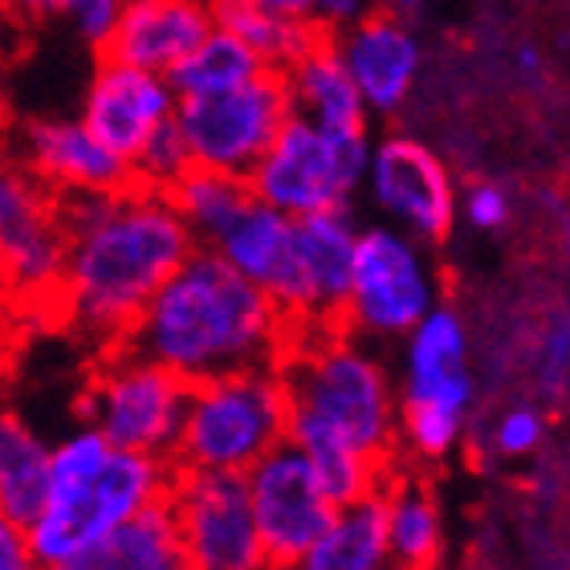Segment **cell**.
<instances>
[{
  "instance_id": "cell-21",
  "label": "cell",
  "mask_w": 570,
  "mask_h": 570,
  "mask_svg": "<svg viewBox=\"0 0 570 570\" xmlns=\"http://www.w3.org/2000/svg\"><path fill=\"white\" fill-rule=\"evenodd\" d=\"M387 570H436L440 562V518L436 493L424 469H404L387 485Z\"/></svg>"
},
{
  "instance_id": "cell-26",
  "label": "cell",
  "mask_w": 570,
  "mask_h": 570,
  "mask_svg": "<svg viewBox=\"0 0 570 570\" xmlns=\"http://www.w3.org/2000/svg\"><path fill=\"white\" fill-rule=\"evenodd\" d=\"M265 70H269V66H265L245 41H237V37L225 33V29H213L167 78H171L179 98H196V95L237 90V86L262 78Z\"/></svg>"
},
{
  "instance_id": "cell-25",
  "label": "cell",
  "mask_w": 570,
  "mask_h": 570,
  "mask_svg": "<svg viewBox=\"0 0 570 570\" xmlns=\"http://www.w3.org/2000/svg\"><path fill=\"white\" fill-rule=\"evenodd\" d=\"M167 196H171L176 213L188 220L191 237L200 240L204 249H213L216 240L225 237L228 228L249 213V204L257 200L249 179L213 171V167H191Z\"/></svg>"
},
{
  "instance_id": "cell-9",
  "label": "cell",
  "mask_w": 570,
  "mask_h": 570,
  "mask_svg": "<svg viewBox=\"0 0 570 570\" xmlns=\"http://www.w3.org/2000/svg\"><path fill=\"white\" fill-rule=\"evenodd\" d=\"M191 570H274L253 513L249 476L176 469L167 493Z\"/></svg>"
},
{
  "instance_id": "cell-5",
  "label": "cell",
  "mask_w": 570,
  "mask_h": 570,
  "mask_svg": "<svg viewBox=\"0 0 570 570\" xmlns=\"http://www.w3.org/2000/svg\"><path fill=\"white\" fill-rule=\"evenodd\" d=\"M176 485V461L151 452L115 449L102 473L66 489H49L41 518L29 525V542L41 567H58L110 530L127 525L142 510L167 501Z\"/></svg>"
},
{
  "instance_id": "cell-1",
  "label": "cell",
  "mask_w": 570,
  "mask_h": 570,
  "mask_svg": "<svg viewBox=\"0 0 570 570\" xmlns=\"http://www.w3.org/2000/svg\"><path fill=\"white\" fill-rule=\"evenodd\" d=\"M70 233L61 306L82 331L127 343L151 297L200 249L167 191H82L61 196Z\"/></svg>"
},
{
  "instance_id": "cell-29",
  "label": "cell",
  "mask_w": 570,
  "mask_h": 570,
  "mask_svg": "<svg viewBox=\"0 0 570 570\" xmlns=\"http://www.w3.org/2000/svg\"><path fill=\"white\" fill-rule=\"evenodd\" d=\"M0 570H46L37 562L29 530L0 513Z\"/></svg>"
},
{
  "instance_id": "cell-20",
  "label": "cell",
  "mask_w": 570,
  "mask_h": 570,
  "mask_svg": "<svg viewBox=\"0 0 570 570\" xmlns=\"http://www.w3.org/2000/svg\"><path fill=\"white\" fill-rule=\"evenodd\" d=\"M53 489V444L17 412H0V513L24 530L41 518Z\"/></svg>"
},
{
  "instance_id": "cell-4",
  "label": "cell",
  "mask_w": 570,
  "mask_h": 570,
  "mask_svg": "<svg viewBox=\"0 0 570 570\" xmlns=\"http://www.w3.org/2000/svg\"><path fill=\"white\" fill-rule=\"evenodd\" d=\"M285 440H289V387L282 371H237L191 387L188 420L176 444V469L245 476Z\"/></svg>"
},
{
  "instance_id": "cell-16",
  "label": "cell",
  "mask_w": 570,
  "mask_h": 570,
  "mask_svg": "<svg viewBox=\"0 0 570 570\" xmlns=\"http://www.w3.org/2000/svg\"><path fill=\"white\" fill-rule=\"evenodd\" d=\"M371 184L383 208L407 216L432 245L452 233V188L436 155L412 139H387L371 159Z\"/></svg>"
},
{
  "instance_id": "cell-3",
  "label": "cell",
  "mask_w": 570,
  "mask_h": 570,
  "mask_svg": "<svg viewBox=\"0 0 570 570\" xmlns=\"http://www.w3.org/2000/svg\"><path fill=\"white\" fill-rule=\"evenodd\" d=\"M289 407L331 424L346 444L380 464L404 461V440L395 424V400L375 358L355 346V334L289 326V343L277 358Z\"/></svg>"
},
{
  "instance_id": "cell-22",
  "label": "cell",
  "mask_w": 570,
  "mask_h": 570,
  "mask_svg": "<svg viewBox=\"0 0 570 570\" xmlns=\"http://www.w3.org/2000/svg\"><path fill=\"white\" fill-rule=\"evenodd\" d=\"M469 371H464V338L452 314H432L420 326L416 343H412V380L407 395L412 400H432V404L456 407L469 404Z\"/></svg>"
},
{
  "instance_id": "cell-36",
  "label": "cell",
  "mask_w": 570,
  "mask_h": 570,
  "mask_svg": "<svg viewBox=\"0 0 570 570\" xmlns=\"http://www.w3.org/2000/svg\"><path fill=\"white\" fill-rule=\"evenodd\" d=\"M380 4H387V9H395V12H404V9H412V4H420V0H380Z\"/></svg>"
},
{
  "instance_id": "cell-27",
  "label": "cell",
  "mask_w": 570,
  "mask_h": 570,
  "mask_svg": "<svg viewBox=\"0 0 570 570\" xmlns=\"http://www.w3.org/2000/svg\"><path fill=\"white\" fill-rule=\"evenodd\" d=\"M191 167H196V159H191V147L184 139V131H179V122H167L164 131H155L151 139L142 142V151L131 159L135 188L147 191H171Z\"/></svg>"
},
{
  "instance_id": "cell-37",
  "label": "cell",
  "mask_w": 570,
  "mask_h": 570,
  "mask_svg": "<svg viewBox=\"0 0 570 570\" xmlns=\"http://www.w3.org/2000/svg\"><path fill=\"white\" fill-rule=\"evenodd\" d=\"M0 115H4V78H0Z\"/></svg>"
},
{
  "instance_id": "cell-6",
  "label": "cell",
  "mask_w": 570,
  "mask_h": 570,
  "mask_svg": "<svg viewBox=\"0 0 570 570\" xmlns=\"http://www.w3.org/2000/svg\"><path fill=\"white\" fill-rule=\"evenodd\" d=\"M191 404V383L164 363L122 346L110 355L82 395V420L115 449L151 452L176 461V444Z\"/></svg>"
},
{
  "instance_id": "cell-8",
  "label": "cell",
  "mask_w": 570,
  "mask_h": 570,
  "mask_svg": "<svg viewBox=\"0 0 570 570\" xmlns=\"http://www.w3.org/2000/svg\"><path fill=\"white\" fill-rule=\"evenodd\" d=\"M294 115V95L285 73L265 70L262 78L237 90L179 98L176 122L188 139L196 167L249 179Z\"/></svg>"
},
{
  "instance_id": "cell-17",
  "label": "cell",
  "mask_w": 570,
  "mask_h": 570,
  "mask_svg": "<svg viewBox=\"0 0 570 570\" xmlns=\"http://www.w3.org/2000/svg\"><path fill=\"white\" fill-rule=\"evenodd\" d=\"M338 49L355 86L375 110H395L404 102L412 73H416L420 49L404 29L400 12L380 4L363 12L346 33H338Z\"/></svg>"
},
{
  "instance_id": "cell-14",
  "label": "cell",
  "mask_w": 570,
  "mask_h": 570,
  "mask_svg": "<svg viewBox=\"0 0 570 570\" xmlns=\"http://www.w3.org/2000/svg\"><path fill=\"white\" fill-rule=\"evenodd\" d=\"M21 151L58 196L135 188L131 159L110 151L82 119H33L21 131Z\"/></svg>"
},
{
  "instance_id": "cell-32",
  "label": "cell",
  "mask_w": 570,
  "mask_h": 570,
  "mask_svg": "<svg viewBox=\"0 0 570 570\" xmlns=\"http://www.w3.org/2000/svg\"><path fill=\"white\" fill-rule=\"evenodd\" d=\"M570 363V314H562L554 322V334H550V351H547V392H559L562 375H567Z\"/></svg>"
},
{
  "instance_id": "cell-19",
  "label": "cell",
  "mask_w": 570,
  "mask_h": 570,
  "mask_svg": "<svg viewBox=\"0 0 570 570\" xmlns=\"http://www.w3.org/2000/svg\"><path fill=\"white\" fill-rule=\"evenodd\" d=\"M49 570H191L188 550L179 538L176 513L167 501L142 510L127 525L110 530L107 538L90 542L86 550L70 554Z\"/></svg>"
},
{
  "instance_id": "cell-34",
  "label": "cell",
  "mask_w": 570,
  "mask_h": 570,
  "mask_svg": "<svg viewBox=\"0 0 570 570\" xmlns=\"http://www.w3.org/2000/svg\"><path fill=\"white\" fill-rule=\"evenodd\" d=\"M355 17H358V0H314V17L309 21L343 33V24H351Z\"/></svg>"
},
{
  "instance_id": "cell-24",
  "label": "cell",
  "mask_w": 570,
  "mask_h": 570,
  "mask_svg": "<svg viewBox=\"0 0 570 570\" xmlns=\"http://www.w3.org/2000/svg\"><path fill=\"white\" fill-rule=\"evenodd\" d=\"M208 12L216 29L245 41L269 70H289L322 29L318 21H289L262 0H208Z\"/></svg>"
},
{
  "instance_id": "cell-2",
  "label": "cell",
  "mask_w": 570,
  "mask_h": 570,
  "mask_svg": "<svg viewBox=\"0 0 570 570\" xmlns=\"http://www.w3.org/2000/svg\"><path fill=\"white\" fill-rule=\"evenodd\" d=\"M289 318L262 285L216 249H196L151 297L127 346L164 363L191 387L253 367H277Z\"/></svg>"
},
{
  "instance_id": "cell-30",
  "label": "cell",
  "mask_w": 570,
  "mask_h": 570,
  "mask_svg": "<svg viewBox=\"0 0 570 570\" xmlns=\"http://www.w3.org/2000/svg\"><path fill=\"white\" fill-rule=\"evenodd\" d=\"M538 432H542V420H538V412L522 407V412H513V416L501 424L498 444L505 452H525V449H534V444H538Z\"/></svg>"
},
{
  "instance_id": "cell-10",
  "label": "cell",
  "mask_w": 570,
  "mask_h": 570,
  "mask_svg": "<svg viewBox=\"0 0 570 570\" xmlns=\"http://www.w3.org/2000/svg\"><path fill=\"white\" fill-rule=\"evenodd\" d=\"M66 253L61 196L29 164L0 155V282L21 297L61 294Z\"/></svg>"
},
{
  "instance_id": "cell-11",
  "label": "cell",
  "mask_w": 570,
  "mask_h": 570,
  "mask_svg": "<svg viewBox=\"0 0 570 570\" xmlns=\"http://www.w3.org/2000/svg\"><path fill=\"white\" fill-rule=\"evenodd\" d=\"M249 476L253 513L262 525L265 554L274 570H294L338 522V505L322 489L314 464L297 444H277Z\"/></svg>"
},
{
  "instance_id": "cell-7",
  "label": "cell",
  "mask_w": 570,
  "mask_h": 570,
  "mask_svg": "<svg viewBox=\"0 0 570 570\" xmlns=\"http://www.w3.org/2000/svg\"><path fill=\"white\" fill-rule=\"evenodd\" d=\"M367 164L371 151L363 135L322 131L318 122L294 115L249 184L257 200L285 216L346 213V200L358 188Z\"/></svg>"
},
{
  "instance_id": "cell-33",
  "label": "cell",
  "mask_w": 570,
  "mask_h": 570,
  "mask_svg": "<svg viewBox=\"0 0 570 570\" xmlns=\"http://www.w3.org/2000/svg\"><path fill=\"white\" fill-rule=\"evenodd\" d=\"M469 216H473L481 228H498L505 220V200H501L498 188H476L469 196Z\"/></svg>"
},
{
  "instance_id": "cell-15",
  "label": "cell",
  "mask_w": 570,
  "mask_h": 570,
  "mask_svg": "<svg viewBox=\"0 0 570 570\" xmlns=\"http://www.w3.org/2000/svg\"><path fill=\"white\" fill-rule=\"evenodd\" d=\"M213 29L208 0H127L102 58L135 70L171 73Z\"/></svg>"
},
{
  "instance_id": "cell-35",
  "label": "cell",
  "mask_w": 570,
  "mask_h": 570,
  "mask_svg": "<svg viewBox=\"0 0 570 570\" xmlns=\"http://www.w3.org/2000/svg\"><path fill=\"white\" fill-rule=\"evenodd\" d=\"M262 4L282 12V17H289V21H309V17H314V0H262Z\"/></svg>"
},
{
  "instance_id": "cell-13",
  "label": "cell",
  "mask_w": 570,
  "mask_h": 570,
  "mask_svg": "<svg viewBox=\"0 0 570 570\" xmlns=\"http://www.w3.org/2000/svg\"><path fill=\"white\" fill-rule=\"evenodd\" d=\"M424 302V277L404 240H395L383 228L363 233L355 253V294H351L355 331L404 334L420 322Z\"/></svg>"
},
{
  "instance_id": "cell-23",
  "label": "cell",
  "mask_w": 570,
  "mask_h": 570,
  "mask_svg": "<svg viewBox=\"0 0 570 570\" xmlns=\"http://www.w3.org/2000/svg\"><path fill=\"white\" fill-rule=\"evenodd\" d=\"M387 498L375 493L338 510V522L294 570H387Z\"/></svg>"
},
{
  "instance_id": "cell-38",
  "label": "cell",
  "mask_w": 570,
  "mask_h": 570,
  "mask_svg": "<svg viewBox=\"0 0 570 570\" xmlns=\"http://www.w3.org/2000/svg\"><path fill=\"white\" fill-rule=\"evenodd\" d=\"M12 9V0H0V12H9Z\"/></svg>"
},
{
  "instance_id": "cell-18",
  "label": "cell",
  "mask_w": 570,
  "mask_h": 570,
  "mask_svg": "<svg viewBox=\"0 0 570 570\" xmlns=\"http://www.w3.org/2000/svg\"><path fill=\"white\" fill-rule=\"evenodd\" d=\"M282 73H285V82H289L294 110L302 119L318 122L322 131L363 135L367 98H363V90H358L351 70H346L343 49H338V29H326V24H322L306 53Z\"/></svg>"
},
{
  "instance_id": "cell-12",
  "label": "cell",
  "mask_w": 570,
  "mask_h": 570,
  "mask_svg": "<svg viewBox=\"0 0 570 570\" xmlns=\"http://www.w3.org/2000/svg\"><path fill=\"white\" fill-rule=\"evenodd\" d=\"M176 110L179 95L167 73L135 70V66L102 58V66L86 86L78 119L107 142L110 151H119L122 159H135L155 131L176 122Z\"/></svg>"
},
{
  "instance_id": "cell-31",
  "label": "cell",
  "mask_w": 570,
  "mask_h": 570,
  "mask_svg": "<svg viewBox=\"0 0 570 570\" xmlns=\"http://www.w3.org/2000/svg\"><path fill=\"white\" fill-rule=\"evenodd\" d=\"M90 0H12V12H21L24 21H66L78 17Z\"/></svg>"
},
{
  "instance_id": "cell-28",
  "label": "cell",
  "mask_w": 570,
  "mask_h": 570,
  "mask_svg": "<svg viewBox=\"0 0 570 570\" xmlns=\"http://www.w3.org/2000/svg\"><path fill=\"white\" fill-rule=\"evenodd\" d=\"M456 424H461V412L444 404H432V400H404V424H400V440H407V449L424 456V461H436L444 456L456 436Z\"/></svg>"
}]
</instances>
